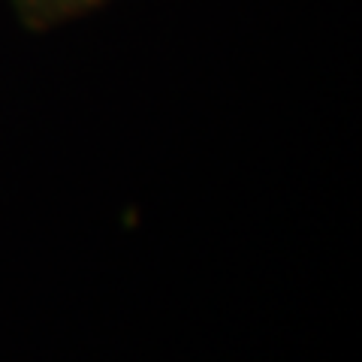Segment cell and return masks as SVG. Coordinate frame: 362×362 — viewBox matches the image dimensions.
Instances as JSON below:
<instances>
[{
    "label": "cell",
    "instance_id": "6da1fadb",
    "mask_svg": "<svg viewBox=\"0 0 362 362\" xmlns=\"http://www.w3.org/2000/svg\"><path fill=\"white\" fill-rule=\"evenodd\" d=\"M52 4H76V0H52Z\"/></svg>",
    "mask_w": 362,
    "mask_h": 362
}]
</instances>
